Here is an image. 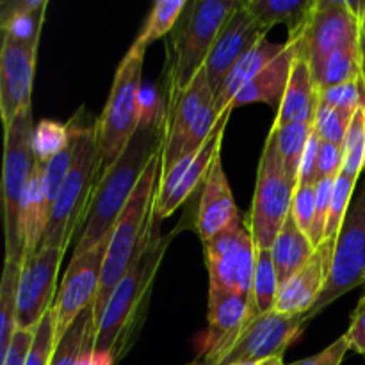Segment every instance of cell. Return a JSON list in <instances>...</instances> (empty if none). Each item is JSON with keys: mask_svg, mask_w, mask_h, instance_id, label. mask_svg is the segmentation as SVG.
Masks as SVG:
<instances>
[{"mask_svg": "<svg viewBox=\"0 0 365 365\" xmlns=\"http://www.w3.org/2000/svg\"><path fill=\"white\" fill-rule=\"evenodd\" d=\"M166 106L163 102L141 107V123L120 159L102 173L95 195L89 203L88 216L81 227L73 257L95 248L103 239L110 237L125 205L134 195L139 180L157 152L164 145Z\"/></svg>", "mask_w": 365, "mask_h": 365, "instance_id": "1", "label": "cell"}, {"mask_svg": "<svg viewBox=\"0 0 365 365\" xmlns=\"http://www.w3.org/2000/svg\"><path fill=\"white\" fill-rule=\"evenodd\" d=\"M173 237L175 234H160L155 216L141 253L107 303L89 365H116L130 349L145 317L153 280Z\"/></svg>", "mask_w": 365, "mask_h": 365, "instance_id": "2", "label": "cell"}, {"mask_svg": "<svg viewBox=\"0 0 365 365\" xmlns=\"http://www.w3.org/2000/svg\"><path fill=\"white\" fill-rule=\"evenodd\" d=\"M163 175V150L155 153L152 163L146 168L145 175L139 180L134 195L125 205L107 246L106 262H103L102 282H100L98 296L93 305V323L95 334H98L100 321H102L106 307L125 274L130 271L132 264L141 253L150 227L155 220V200Z\"/></svg>", "mask_w": 365, "mask_h": 365, "instance_id": "3", "label": "cell"}, {"mask_svg": "<svg viewBox=\"0 0 365 365\" xmlns=\"http://www.w3.org/2000/svg\"><path fill=\"white\" fill-rule=\"evenodd\" d=\"M241 4V0H192L185 4L166 43V107L187 89L205 66L221 27Z\"/></svg>", "mask_w": 365, "mask_h": 365, "instance_id": "4", "label": "cell"}, {"mask_svg": "<svg viewBox=\"0 0 365 365\" xmlns=\"http://www.w3.org/2000/svg\"><path fill=\"white\" fill-rule=\"evenodd\" d=\"M68 127L73 143V160L52 207L39 250L59 248L66 252L75 230L82 227L88 216L89 203L102 177L96 125L70 123Z\"/></svg>", "mask_w": 365, "mask_h": 365, "instance_id": "5", "label": "cell"}, {"mask_svg": "<svg viewBox=\"0 0 365 365\" xmlns=\"http://www.w3.org/2000/svg\"><path fill=\"white\" fill-rule=\"evenodd\" d=\"M143 61L145 52L128 50L118 66L109 98L96 121L102 173L120 159L141 123Z\"/></svg>", "mask_w": 365, "mask_h": 365, "instance_id": "6", "label": "cell"}, {"mask_svg": "<svg viewBox=\"0 0 365 365\" xmlns=\"http://www.w3.org/2000/svg\"><path fill=\"white\" fill-rule=\"evenodd\" d=\"M217 120L214 91L202 68L187 89L166 107L160 177L170 173L178 163L195 155L212 134Z\"/></svg>", "mask_w": 365, "mask_h": 365, "instance_id": "7", "label": "cell"}, {"mask_svg": "<svg viewBox=\"0 0 365 365\" xmlns=\"http://www.w3.org/2000/svg\"><path fill=\"white\" fill-rule=\"evenodd\" d=\"M31 107L21 110L6 128L4 152V227H6V260L24 264V237H21V203L34 170L36 157L32 150Z\"/></svg>", "mask_w": 365, "mask_h": 365, "instance_id": "8", "label": "cell"}, {"mask_svg": "<svg viewBox=\"0 0 365 365\" xmlns=\"http://www.w3.org/2000/svg\"><path fill=\"white\" fill-rule=\"evenodd\" d=\"M294 184L287 178L274 135L267 134L257 171V185L250 212V230L257 248L271 250L282 227L291 216Z\"/></svg>", "mask_w": 365, "mask_h": 365, "instance_id": "9", "label": "cell"}, {"mask_svg": "<svg viewBox=\"0 0 365 365\" xmlns=\"http://www.w3.org/2000/svg\"><path fill=\"white\" fill-rule=\"evenodd\" d=\"M360 285H365V184L346 214L327 287L305 319H314L335 299Z\"/></svg>", "mask_w": 365, "mask_h": 365, "instance_id": "10", "label": "cell"}, {"mask_svg": "<svg viewBox=\"0 0 365 365\" xmlns=\"http://www.w3.org/2000/svg\"><path fill=\"white\" fill-rule=\"evenodd\" d=\"M210 287L237 292L252 302L257 246L246 221H237L210 241L203 242Z\"/></svg>", "mask_w": 365, "mask_h": 365, "instance_id": "11", "label": "cell"}, {"mask_svg": "<svg viewBox=\"0 0 365 365\" xmlns=\"http://www.w3.org/2000/svg\"><path fill=\"white\" fill-rule=\"evenodd\" d=\"M109 239H103L95 248L88 250L82 255L71 257V262L64 273L63 282L57 291L53 303V323H56V341L68 331L78 316L95 305L102 282L103 262H106Z\"/></svg>", "mask_w": 365, "mask_h": 365, "instance_id": "12", "label": "cell"}, {"mask_svg": "<svg viewBox=\"0 0 365 365\" xmlns=\"http://www.w3.org/2000/svg\"><path fill=\"white\" fill-rule=\"evenodd\" d=\"M360 32V20L348 0H317L299 46L310 66H316L337 50L359 48Z\"/></svg>", "mask_w": 365, "mask_h": 365, "instance_id": "13", "label": "cell"}, {"mask_svg": "<svg viewBox=\"0 0 365 365\" xmlns=\"http://www.w3.org/2000/svg\"><path fill=\"white\" fill-rule=\"evenodd\" d=\"M232 110L234 109H228L221 114L212 134L195 155L178 163L170 173L160 177L159 192H157L155 200L157 220L163 221L177 212L178 207L184 205L191 198L192 192L198 189V185L207 180L214 160L217 159V155H221V143H223Z\"/></svg>", "mask_w": 365, "mask_h": 365, "instance_id": "14", "label": "cell"}, {"mask_svg": "<svg viewBox=\"0 0 365 365\" xmlns=\"http://www.w3.org/2000/svg\"><path fill=\"white\" fill-rule=\"evenodd\" d=\"M305 316H287L277 310L257 317L241 331L220 365L267 362L282 359L305 327Z\"/></svg>", "mask_w": 365, "mask_h": 365, "instance_id": "15", "label": "cell"}, {"mask_svg": "<svg viewBox=\"0 0 365 365\" xmlns=\"http://www.w3.org/2000/svg\"><path fill=\"white\" fill-rule=\"evenodd\" d=\"M59 248H41L25 260L18 285L16 330L36 331L56 303V284L64 257Z\"/></svg>", "mask_w": 365, "mask_h": 365, "instance_id": "16", "label": "cell"}, {"mask_svg": "<svg viewBox=\"0 0 365 365\" xmlns=\"http://www.w3.org/2000/svg\"><path fill=\"white\" fill-rule=\"evenodd\" d=\"M267 32L255 21V18L248 13L242 0L241 7L234 11L230 18L225 21L210 48L209 57L205 61V70L209 84L212 88L214 96L225 84L228 75L235 68V64L253 48L259 41L266 38Z\"/></svg>", "mask_w": 365, "mask_h": 365, "instance_id": "17", "label": "cell"}, {"mask_svg": "<svg viewBox=\"0 0 365 365\" xmlns=\"http://www.w3.org/2000/svg\"><path fill=\"white\" fill-rule=\"evenodd\" d=\"M38 50L4 36L0 50V114L4 128L24 109L31 107Z\"/></svg>", "mask_w": 365, "mask_h": 365, "instance_id": "18", "label": "cell"}, {"mask_svg": "<svg viewBox=\"0 0 365 365\" xmlns=\"http://www.w3.org/2000/svg\"><path fill=\"white\" fill-rule=\"evenodd\" d=\"M250 302L237 292L210 287L209 327L202 337L200 355L203 365H220L221 359L246 328Z\"/></svg>", "mask_w": 365, "mask_h": 365, "instance_id": "19", "label": "cell"}, {"mask_svg": "<svg viewBox=\"0 0 365 365\" xmlns=\"http://www.w3.org/2000/svg\"><path fill=\"white\" fill-rule=\"evenodd\" d=\"M335 246L337 239H324L323 245L316 248V253L307 262V266L282 285L274 307L277 312L287 316H307L310 312V309L323 294L330 278Z\"/></svg>", "mask_w": 365, "mask_h": 365, "instance_id": "20", "label": "cell"}, {"mask_svg": "<svg viewBox=\"0 0 365 365\" xmlns=\"http://www.w3.org/2000/svg\"><path fill=\"white\" fill-rule=\"evenodd\" d=\"M241 220L230 184L225 175L221 155H217L210 168L209 177L203 182L202 198L196 214V230L202 242H207Z\"/></svg>", "mask_w": 365, "mask_h": 365, "instance_id": "21", "label": "cell"}, {"mask_svg": "<svg viewBox=\"0 0 365 365\" xmlns=\"http://www.w3.org/2000/svg\"><path fill=\"white\" fill-rule=\"evenodd\" d=\"M296 39H298V50H296V57L292 61L291 78H289L287 91H285L284 100L278 107L277 120L273 125L309 123L314 127L321 91L314 82L309 59L299 46V38Z\"/></svg>", "mask_w": 365, "mask_h": 365, "instance_id": "22", "label": "cell"}, {"mask_svg": "<svg viewBox=\"0 0 365 365\" xmlns=\"http://www.w3.org/2000/svg\"><path fill=\"white\" fill-rule=\"evenodd\" d=\"M296 50H298V39H287V48L237 93L230 106L232 109L248 103H267V106L280 107L291 78Z\"/></svg>", "mask_w": 365, "mask_h": 365, "instance_id": "23", "label": "cell"}, {"mask_svg": "<svg viewBox=\"0 0 365 365\" xmlns=\"http://www.w3.org/2000/svg\"><path fill=\"white\" fill-rule=\"evenodd\" d=\"M287 48V43H271L266 38L262 41L257 43L237 64L232 70V73L228 75L225 84L221 86V89L217 91V95L214 96V103H216V113L217 116L225 113V110L232 109V102L237 96V93L248 84L252 78H255L271 61L277 59L284 50Z\"/></svg>", "mask_w": 365, "mask_h": 365, "instance_id": "24", "label": "cell"}, {"mask_svg": "<svg viewBox=\"0 0 365 365\" xmlns=\"http://www.w3.org/2000/svg\"><path fill=\"white\" fill-rule=\"evenodd\" d=\"M317 0H245V7L257 24L269 32L274 25L289 27V39L303 34Z\"/></svg>", "mask_w": 365, "mask_h": 365, "instance_id": "25", "label": "cell"}, {"mask_svg": "<svg viewBox=\"0 0 365 365\" xmlns=\"http://www.w3.org/2000/svg\"><path fill=\"white\" fill-rule=\"evenodd\" d=\"M314 253H316V246L310 242L309 235L296 225L294 217L289 216L271 246V255L277 267L280 287L307 266Z\"/></svg>", "mask_w": 365, "mask_h": 365, "instance_id": "26", "label": "cell"}, {"mask_svg": "<svg viewBox=\"0 0 365 365\" xmlns=\"http://www.w3.org/2000/svg\"><path fill=\"white\" fill-rule=\"evenodd\" d=\"M46 6H48L46 0H11V2H4L2 7H0L2 34L38 50Z\"/></svg>", "mask_w": 365, "mask_h": 365, "instance_id": "27", "label": "cell"}, {"mask_svg": "<svg viewBox=\"0 0 365 365\" xmlns=\"http://www.w3.org/2000/svg\"><path fill=\"white\" fill-rule=\"evenodd\" d=\"M278 292H280V282H278L277 267H274L271 250L257 248L255 271H253L252 285V302H250L246 327L250 323H253L259 316L273 312L274 307H277Z\"/></svg>", "mask_w": 365, "mask_h": 365, "instance_id": "28", "label": "cell"}, {"mask_svg": "<svg viewBox=\"0 0 365 365\" xmlns=\"http://www.w3.org/2000/svg\"><path fill=\"white\" fill-rule=\"evenodd\" d=\"M269 132L277 139V148L280 153L282 164H284L285 175L294 184V187H298L302 160L314 127L309 123L271 125Z\"/></svg>", "mask_w": 365, "mask_h": 365, "instance_id": "29", "label": "cell"}, {"mask_svg": "<svg viewBox=\"0 0 365 365\" xmlns=\"http://www.w3.org/2000/svg\"><path fill=\"white\" fill-rule=\"evenodd\" d=\"M21 262L6 260L0 284V360L7 355L11 341L16 334L18 285L21 277Z\"/></svg>", "mask_w": 365, "mask_h": 365, "instance_id": "30", "label": "cell"}, {"mask_svg": "<svg viewBox=\"0 0 365 365\" xmlns=\"http://www.w3.org/2000/svg\"><path fill=\"white\" fill-rule=\"evenodd\" d=\"M312 68L314 82L319 91L346 84V82L359 81L362 77L360 71V46L359 48H342L328 56L323 63Z\"/></svg>", "mask_w": 365, "mask_h": 365, "instance_id": "31", "label": "cell"}, {"mask_svg": "<svg viewBox=\"0 0 365 365\" xmlns=\"http://www.w3.org/2000/svg\"><path fill=\"white\" fill-rule=\"evenodd\" d=\"M185 4L187 2H184V0H159V2L153 4L141 32H139V36L135 38L134 45L130 48L146 52V48L153 41L170 34L175 25H177Z\"/></svg>", "mask_w": 365, "mask_h": 365, "instance_id": "32", "label": "cell"}, {"mask_svg": "<svg viewBox=\"0 0 365 365\" xmlns=\"http://www.w3.org/2000/svg\"><path fill=\"white\" fill-rule=\"evenodd\" d=\"M95 330L93 323V305L86 309L81 316L75 319V323L68 328L66 334L61 337V341L56 344L52 364L50 365H78L81 362L82 351H84L86 339L88 331Z\"/></svg>", "mask_w": 365, "mask_h": 365, "instance_id": "33", "label": "cell"}, {"mask_svg": "<svg viewBox=\"0 0 365 365\" xmlns=\"http://www.w3.org/2000/svg\"><path fill=\"white\" fill-rule=\"evenodd\" d=\"M71 143L70 127L68 125H61L57 121L43 120L34 127V134H32V150H34V157L39 163H48L50 159L68 148Z\"/></svg>", "mask_w": 365, "mask_h": 365, "instance_id": "34", "label": "cell"}, {"mask_svg": "<svg viewBox=\"0 0 365 365\" xmlns=\"http://www.w3.org/2000/svg\"><path fill=\"white\" fill-rule=\"evenodd\" d=\"M342 150L344 163L341 173L359 180L360 173L365 170V106L360 107L353 116Z\"/></svg>", "mask_w": 365, "mask_h": 365, "instance_id": "35", "label": "cell"}, {"mask_svg": "<svg viewBox=\"0 0 365 365\" xmlns=\"http://www.w3.org/2000/svg\"><path fill=\"white\" fill-rule=\"evenodd\" d=\"M353 116H355V113H351V110L337 109V107H331L319 100L316 120H314V132L319 135L323 143L342 146Z\"/></svg>", "mask_w": 365, "mask_h": 365, "instance_id": "36", "label": "cell"}, {"mask_svg": "<svg viewBox=\"0 0 365 365\" xmlns=\"http://www.w3.org/2000/svg\"><path fill=\"white\" fill-rule=\"evenodd\" d=\"M355 185H356V178L348 177V175L344 173L339 175L337 180H335L330 214H328L327 235H324V239H337L339 234H341V228L342 225H344L346 214H348L349 207H351Z\"/></svg>", "mask_w": 365, "mask_h": 365, "instance_id": "37", "label": "cell"}, {"mask_svg": "<svg viewBox=\"0 0 365 365\" xmlns=\"http://www.w3.org/2000/svg\"><path fill=\"white\" fill-rule=\"evenodd\" d=\"M335 178H321L316 185V210H314V221L312 228H310L309 239L314 246H321L327 235V225H328V214H330L331 196H334Z\"/></svg>", "mask_w": 365, "mask_h": 365, "instance_id": "38", "label": "cell"}, {"mask_svg": "<svg viewBox=\"0 0 365 365\" xmlns=\"http://www.w3.org/2000/svg\"><path fill=\"white\" fill-rule=\"evenodd\" d=\"M56 323H53V312L50 310L45 319L39 323L34 331L31 351H29L25 365H50L52 364L53 351H56Z\"/></svg>", "mask_w": 365, "mask_h": 365, "instance_id": "39", "label": "cell"}, {"mask_svg": "<svg viewBox=\"0 0 365 365\" xmlns=\"http://www.w3.org/2000/svg\"><path fill=\"white\" fill-rule=\"evenodd\" d=\"M321 102L337 107V109L356 113L360 107L365 106V86L362 77L359 81L346 82V84L321 91Z\"/></svg>", "mask_w": 365, "mask_h": 365, "instance_id": "40", "label": "cell"}, {"mask_svg": "<svg viewBox=\"0 0 365 365\" xmlns=\"http://www.w3.org/2000/svg\"><path fill=\"white\" fill-rule=\"evenodd\" d=\"M316 185L317 184H298L292 196L291 216L307 235L312 228L314 210H316Z\"/></svg>", "mask_w": 365, "mask_h": 365, "instance_id": "41", "label": "cell"}, {"mask_svg": "<svg viewBox=\"0 0 365 365\" xmlns=\"http://www.w3.org/2000/svg\"><path fill=\"white\" fill-rule=\"evenodd\" d=\"M342 163H344L342 146L321 141L319 153H317V182L321 178L339 177L342 171Z\"/></svg>", "mask_w": 365, "mask_h": 365, "instance_id": "42", "label": "cell"}, {"mask_svg": "<svg viewBox=\"0 0 365 365\" xmlns=\"http://www.w3.org/2000/svg\"><path fill=\"white\" fill-rule=\"evenodd\" d=\"M349 351V344L346 335L339 337L337 341L331 342L328 348H324L323 351L316 353V355L309 356V359L298 360V362H292L287 365H342L344 362L346 353Z\"/></svg>", "mask_w": 365, "mask_h": 365, "instance_id": "43", "label": "cell"}, {"mask_svg": "<svg viewBox=\"0 0 365 365\" xmlns=\"http://www.w3.org/2000/svg\"><path fill=\"white\" fill-rule=\"evenodd\" d=\"M349 349H353L359 355L365 356V292L360 298L359 305L351 314V323H349L348 331H346Z\"/></svg>", "mask_w": 365, "mask_h": 365, "instance_id": "44", "label": "cell"}, {"mask_svg": "<svg viewBox=\"0 0 365 365\" xmlns=\"http://www.w3.org/2000/svg\"><path fill=\"white\" fill-rule=\"evenodd\" d=\"M32 341H34V331L16 330L9 349H7V355L0 360V365H25Z\"/></svg>", "mask_w": 365, "mask_h": 365, "instance_id": "45", "label": "cell"}, {"mask_svg": "<svg viewBox=\"0 0 365 365\" xmlns=\"http://www.w3.org/2000/svg\"><path fill=\"white\" fill-rule=\"evenodd\" d=\"M321 139L316 132H312L307 145L305 155L299 170V184H317V153H319Z\"/></svg>", "mask_w": 365, "mask_h": 365, "instance_id": "46", "label": "cell"}, {"mask_svg": "<svg viewBox=\"0 0 365 365\" xmlns=\"http://www.w3.org/2000/svg\"><path fill=\"white\" fill-rule=\"evenodd\" d=\"M360 71H362V81H365V36L362 32H360Z\"/></svg>", "mask_w": 365, "mask_h": 365, "instance_id": "47", "label": "cell"}, {"mask_svg": "<svg viewBox=\"0 0 365 365\" xmlns=\"http://www.w3.org/2000/svg\"><path fill=\"white\" fill-rule=\"evenodd\" d=\"M264 365H287V364H284V360L282 359H271V360H267Z\"/></svg>", "mask_w": 365, "mask_h": 365, "instance_id": "48", "label": "cell"}, {"mask_svg": "<svg viewBox=\"0 0 365 365\" xmlns=\"http://www.w3.org/2000/svg\"><path fill=\"white\" fill-rule=\"evenodd\" d=\"M360 29H362V34L365 36V11H364L362 18H360Z\"/></svg>", "mask_w": 365, "mask_h": 365, "instance_id": "49", "label": "cell"}, {"mask_svg": "<svg viewBox=\"0 0 365 365\" xmlns=\"http://www.w3.org/2000/svg\"><path fill=\"white\" fill-rule=\"evenodd\" d=\"M266 362H248V364H234V365H264Z\"/></svg>", "mask_w": 365, "mask_h": 365, "instance_id": "50", "label": "cell"}, {"mask_svg": "<svg viewBox=\"0 0 365 365\" xmlns=\"http://www.w3.org/2000/svg\"><path fill=\"white\" fill-rule=\"evenodd\" d=\"M191 365H203V364H191Z\"/></svg>", "mask_w": 365, "mask_h": 365, "instance_id": "51", "label": "cell"}, {"mask_svg": "<svg viewBox=\"0 0 365 365\" xmlns=\"http://www.w3.org/2000/svg\"><path fill=\"white\" fill-rule=\"evenodd\" d=\"M364 86H365V81H364Z\"/></svg>", "mask_w": 365, "mask_h": 365, "instance_id": "52", "label": "cell"}]
</instances>
